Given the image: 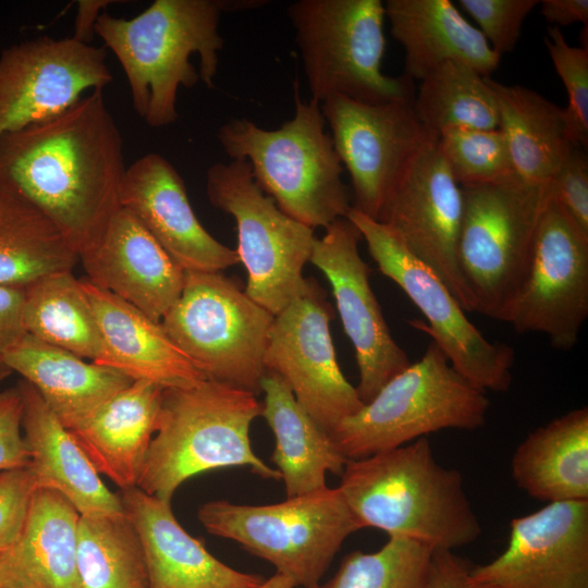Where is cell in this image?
<instances>
[{
	"mask_svg": "<svg viewBox=\"0 0 588 588\" xmlns=\"http://www.w3.org/2000/svg\"><path fill=\"white\" fill-rule=\"evenodd\" d=\"M126 167L103 89L65 110L0 136V183L34 203L81 257L121 208Z\"/></svg>",
	"mask_w": 588,
	"mask_h": 588,
	"instance_id": "cell-1",
	"label": "cell"
},
{
	"mask_svg": "<svg viewBox=\"0 0 588 588\" xmlns=\"http://www.w3.org/2000/svg\"><path fill=\"white\" fill-rule=\"evenodd\" d=\"M261 1L156 0L133 19L102 12L97 34L120 62L138 115L151 127L177 119L180 87L200 79L215 86L224 40L219 23L224 11L259 7Z\"/></svg>",
	"mask_w": 588,
	"mask_h": 588,
	"instance_id": "cell-2",
	"label": "cell"
},
{
	"mask_svg": "<svg viewBox=\"0 0 588 588\" xmlns=\"http://www.w3.org/2000/svg\"><path fill=\"white\" fill-rule=\"evenodd\" d=\"M338 488L362 528L389 537L453 551L481 534L463 476L436 460L428 437L347 460Z\"/></svg>",
	"mask_w": 588,
	"mask_h": 588,
	"instance_id": "cell-3",
	"label": "cell"
},
{
	"mask_svg": "<svg viewBox=\"0 0 588 588\" xmlns=\"http://www.w3.org/2000/svg\"><path fill=\"white\" fill-rule=\"evenodd\" d=\"M260 414L257 395L215 380L163 389L157 430L137 488L171 502L193 476L234 466L281 480L280 473L252 449L249 429Z\"/></svg>",
	"mask_w": 588,
	"mask_h": 588,
	"instance_id": "cell-4",
	"label": "cell"
},
{
	"mask_svg": "<svg viewBox=\"0 0 588 588\" xmlns=\"http://www.w3.org/2000/svg\"><path fill=\"white\" fill-rule=\"evenodd\" d=\"M320 103L299 98L279 128L264 130L248 119H231L217 137L232 160H245L255 182L287 216L315 229L327 228L352 209L343 167L326 132Z\"/></svg>",
	"mask_w": 588,
	"mask_h": 588,
	"instance_id": "cell-5",
	"label": "cell"
},
{
	"mask_svg": "<svg viewBox=\"0 0 588 588\" xmlns=\"http://www.w3.org/2000/svg\"><path fill=\"white\" fill-rule=\"evenodd\" d=\"M489 407L486 392L463 377L431 341L420 359L391 378L330 434L347 460H358L439 430L478 429Z\"/></svg>",
	"mask_w": 588,
	"mask_h": 588,
	"instance_id": "cell-6",
	"label": "cell"
},
{
	"mask_svg": "<svg viewBox=\"0 0 588 588\" xmlns=\"http://www.w3.org/2000/svg\"><path fill=\"white\" fill-rule=\"evenodd\" d=\"M311 99L414 101L413 81L382 72L384 3L380 0H298L286 9Z\"/></svg>",
	"mask_w": 588,
	"mask_h": 588,
	"instance_id": "cell-7",
	"label": "cell"
},
{
	"mask_svg": "<svg viewBox=\"0 0 588 588\" xmlns=\"http://www.w3.org/2000/svg\"><path fill=\"white\" fill-rule=\"evenodd\" d=\"M457 265L476 313L505 321L525 278L549 184L517 174L461 186Z\"/></svg>",
	"mask_w": 588,
	"mask_h": 588,
	"instance_id": "cell-8",
	"label": "cell"
},
{
	"mask_svg": "<svg viewBox=\"0 0 588 588\" xmlns=\"http://www.w3.org/2000/svg\"><path fill=\"white\" fill-rule=\"evenodd\" d=\"M208 532L240 543L298 588H315L344 540L362 529L339 488L265 505L210 501L198 510Z\"/></svg>",
	"mask_w": 588,
	"mask_h": 588,
	"instance_id": "cell-9",
	"label": "cell"
},
{
	"mask_svg": "<svg viewBox=\"0 0 588 588\" xmlns=\"http://www.w3.org/2000/svg\"><path fill=\"white\" fill-rule=\"evenodd\" d=\"M273 318L221 271H187L160 323L207 379L258 395Z\"/></svg>",
	"mask_w": 588,
	"mask_h": 588,
	"instance_id": "cell-10",
	"label": "cell"
},
{
	"mask_svg": "<svg viewBox=\"0 0 588 588\" xmlns=\"http://www.w3.org/2000/svg\"><path fill=\"white\" fill-rule=\"evenodd\" d=\"M206 192L213 207L235 219L236 252L247 271L245 293L275 316L307 285L303 270L314 229L284 213L257 185L245 160L212 164Z\"/></svg>",
	"mask_w": 588,
	"mask_h": 588,
	"instance_id": "cell-11",
	"label": "cell"
},
{
	"mask_svg": "<svg viewBox=\"0 0 588 588\" xmlns=\"http://www.w3.org/2000/svg\"><path fill=\"white\" fill-rule=\"evenodd\" d=\"M346 218L359 230L379 270L405 292L428 321L413 319L408 323L431 336L450 364L475 387L485 392L507 391L514 350L487 340L443 281L389 228L353 207Z\"/></svg>",
	"mask_w": 588,
	"mask_h": 588,
	"instance_id": "cell-12",
	"label": "cell"
},
{
	"mask_svg": "<svg viewBox=\"0 0 588 588\" xmlns=\"http://www.w3.org/2000/svg\"><path fill=\"white\" fill-rule=\"evenodd\" d=\"M587 317L588 233L549 197L504 322L518 333H542L553 347L567 351L576 345Z\"/></svg>",
	"mask_w": 588,
	"mask_h": 588,
	"instance_id": "cell-13",
	"label": "cell"
},
{
	"mask_svg": "<svg viewBox=\"0 0 588 588\" xmlns=\"http://www.w3.org/2000/svg\"><path fill=\"white\" fill-rule=\"evenodd\" d=\"M331 319L324 291L308 278L304 292L274 316L265 354L267 371L277 373L329 433L364 405L338 364Z\"/></svg>",
	"mask_w": 588,
	"mask_h": 588,
	"instance_id": "cell-14",
	"label": "cell"
},
{
	"mask_svg": "<svg viewBox=\"0 0 588 588\" xmlns=\"http://www.w3.org/2000/svg\"><path fill=\"white\" fill-rule=\"evenodd\" d=\"M462 213V188L436 138L426 143L401 172L377 221L443 281L465 311H475L457 265Z\"/></svg>",
	"mask_w": 588,
	"mask_h": 588,
	"instance_id": "cell-15",
	"label": "cell"
},
{
	"mask_svg": "<svg viewBox=\"0 0 588 588\" xmlns=\"http://www.w3.org/2000/svg\"><path fill=\"white\" fill-rule=\"evenodd\" d=\"M414 101L369 103L330 96L321 111L353 186V208L377 220L390 188L411 159L429 140Z\"/></svg>",
	"mask_w": 588,
	"mask_h": 588,
	"instance_id": "cell-16",
	"label": "cell"
},
{
	"mask_svg": "<svg viewBox=\"0 0 588 588\" xmlns=\"http://www.w3.org/2000/svg\"><path fill=\"white\" fill-rule=\"evenodd\" d=\"M105 47L38 37L0 56V136L52 117L112 82Z\"/></svg>",
	"mask_w": 588,
	"mask_h": 588,
	"instance_id": "cell-17",
	"label": "cell"
},
{
	"mask_svg": "<svg viewBox=\"0 0 588 588\" xmlns=\"http://www.w3.org/2000/svg\"><path fill=\"white\" fill-rule=\"evenodd\" d=\"M362 234L340 218L316 238L309 261L329 280L345 333L359 371L358 394L368 403L395 375L411 365L395 342L370 286L369 268L358 250Z\"/></svg>",
	"mask_w": 588,
	"mask_h": 588,
	"instance_id": "cell-18",
	"label": "cell"
},
{
	"mask_svg": "<svg viewBox=\"0 0 588 588\" xmlns=\"http://www.w3.org/2000/svg\"><path fill=\"white\" fill-rule=\"evenodd\" d=\"M470 576L480 588H588V501L513 518L505 550Z\"/></svg>",
	"mask_w": 588,
	"mask_h": 588,
	"instance_id": "cell-19",
	"label": "cell"
},
{
	"mask_svg": "<svg viewBox=\"0 0 588 588\" xmlns=\"http://www.w3.org/2000/svg\"><path fill=\"white\" fill-rule=\"evenodd\" d=\"M120 203L184 272H218L240 262L235 249L201 225L182 176L160 154H146L126 168Z\"/></svg>",
	"mask_w": 588,
	"mask_h": 588,
	"instance_id": "cell-20",
	"label": "cell"
},
{
	"mask_svg": "<svg viewBox=\"0 0 588 588\" xmlns=\"http://www.w3.org/2000/svg\"><path fill=\"white\" fill-rule=\"evenodd\" d=\"M87 279L138 308L156 322L181 295L185 272L121 207L98 244L79 257Z\"/></svg>",
	"mask_w": 588,
	"mask_h": 588,
	"instance_id": "cell-21",
	"label": "cell"
},
{
	"mask_svg": "<svg viewBox=\"0 0 588 588\" xmlns=\"http://www.w3.org/2000/svg\"><path fill=\"white\" fill-rule=\"evenodd\" d=\"M120 499L143 548L149 588H256L265 580L209 553L179 524L171 502L137 487L122 490Z\"/></svg>",
	"mask_w": 588,
	"mask_h": 588,
	"instance_id": "cell-22",
	"label": "cell"
},
{
	"mask_svg": "<svg viewBox=\"0 0 588 588\" xmlns=\"http://www.w3.org/2000/svg\"><path fill=\"white\" fill-rule=\"evenodd\" d=\"M22 431L38 488L65 497L81 515L123 513L121 499L102 482L73 433L49 409L38 391L22 379Z\"/></svg>",
	"mask_w": 588,
	"mask_h": 588,
	"instance_id": "cell-23",
	"label": "cell"
},
{
	"mask_svg": "<svg viewBox=\"0 0 588 588\" xmlns=\"http://www.w3.org/2000/svg\"><path fill=\"white\" fill-rule=\"evenodd\" d=\"M79 282L110 355L111 368L163 389L189 388L207 379L160 322L115 294L95 286L87 278Z\"/></svg>",
	"mask_w": 588,
	"mask_h": 588,
	"instance_id": "cell-24",
	"label": "cell"
},
{
	"mask_svg": "<svg viewBox=\"0 0 588 588\" xmlns=\"http://www.w3.org/2000/svg\"><path fill=\"white\" fill-rule=\"evenodd\" d=\"M385 17L405 52V74L421 81L448 62L489 77L500 63L478 28L449 0H387Z\"/></svg>",
	"mask_w": 588,
	"mask_h": 588,
	"instance_id": "cell-25",
	"label": "cell"
},
{
	"mask_svg": "<svg viewBox=\"0 0 588 588\" xmlns=\"http://www.w3.org/2000/svg\"><path fill=\"white\" fill-rule=\"evenodd\" d=\"M60 422L73 430L134 380L114 368L86 362L69 351L25 333L4 355Z\"/></svg>",
	"mask_w": 588,
	"mask_h": 588,
	"instance_id": "cell-26",
	"label": "cell"
},
{
	"mask_svg": "<svg viewBox=\"0 0 588 588\" xmlns=\"http://www.w3.org/2000/svg\"><path fill=\"white\" fill-rule=\"evenodd\" d=\"M163 388L134 380L70 430L98 471L122 490L137 487L156 433Z\"/></svg>",
	"mask_w": 588,
	"mask_h": 588,
	"instance_id": "cell-27",
	"label": "cell"
},
{
	"mask_svg": "<svg viewBox=\"0 0 588 588\" xmlns=\"http://www.w3.org/2000/svg\"><path fill=\"white\" fill-rule=\"evenodd\" d=\"M79 516L61 493L38 488L20 538L0 554V588H79Z\"/></svg>",
	"mask_w": 588,
	"mask_h": 588,
	"instance_id": "cell-28",
	"label": "cell"
},
{
	"mask_svg": "<svg viewBox=\"0 0 588 588\" xmlns=\"http://www.w3.org/2000/svg\"><path fill=\"white\" fill-rule=\"evenodd\" d=\"M261 393L260 416L275 439L271 462L281 475L286 498L327 488L326 474L341 476L347 462L331 434L297 403L277 373L266 372Z\"/></svg>",
	"mask_w": 588,
	"mask_h": 588,
	"instance_id": "cell-29",
	"label": "cell"
},
{
	"mask_svg": "<svg viewBox=\"0 0 588 588\" xmlns=\"http://www.w3.org/2000/svg\"><path fill=\"white\" fill-rule=\"evenodd\" d=\"M511 473L532 499L588 501V408L569 411L530 432L512 456Z\"/></svg>",
	"mask_w": 588,
	"mask_h": 588,
	"instance_id": "cell-30",
	"label": "cell"
},
{
	"mask_svg": "<svg viewBox=\"0 0 588 588\" xmlns=\"http://www.w3.org/2000/svg\"><path fill=\"white\" fill-rule=\"evenodd\" d=\"M488 82L498 105V128L507 142L517 175L549 182L574 147L564 108L527 87L490 77Z\"/></svg>",
	"mask_w": 588,
	"mask_h": 588,
	"instance_id": "cell-31",
	"label": "cell"
},
{
	"mask_svg": "<svg viewBox=\"0 0 588 588\" xmlns=\"http://www.w3.org/2000/svg\"><path fill=\"white\" fill-rule=\"evenodd\" d=\"M79 257L57 225L28 198L0 183V286L26 287Z\"/></svg>",
	"mask_w": 588,
	"mask_h": 588,
	"instance_id": "cell-32",
	"label": "cell"
},
{
	"mask_svg": "<svg viewBox=\"0 0 588 588\" xmlns=\"http://www.w3.org/2000/svg\"><path fill=\"white\" fill-rule=\"evenodd\" d=\"M22 320L25 333L110 367L93 308L72 271L46 275L24 287Z\"/></svg>",
	"mask_w": 588,
	"mask_h": 588,
	"instance_id": "cell-33",
	"label": "cell"
},
{
	"mask_svg": "<svg viewBox=\"0 0 588 588\" xmlns=\"http://www.w3.org/2000/svg\"><path fill=\"white\" fill-rule=\"evenodd\" d=\"M76 562L79 588H149L143 548L125 512L79 516Z\"/></svg>",
	"mask_w": 588,
	"mask_h": 588,
	"instance_id": "cell-34",
	"label": "cell"
},
{
	"mask_svg": "<svg viewBox=\"0 0 588 588\" xmlns=\"http://www.w3.org/2000/svg\"><path fill=\"white\" fill-rule=\"evenodd\" d=\"M413 108L420 124L437 137L450 127L494 130L499 125L488 77L458 62L444 63L422 78Z\"/></svg>",
	"mask_w": 588,
	"mask_h": 588,
	"instance_id": "cell-35",
	"label": "cell"
},
{
	"mask_svg": "<svg viewBox=\"0 0 588 588\" xmlns=\"http://www.w3.org/2000/svg\"><path fill=\"white\" fill-rule=\"evenodd\" d=\"M433 551L407 538L389 537L375 552L345 555L336 573L315 588H424Z\"/></svg>",
	"mask_w": 588,
	"mask_h": 588,
	"instance_id": "cell-36",
	"label": "cell"
},
{
	"mask_svg": "<svg viewBox=\"0 0 588 588\" xmlns=\"http://www.w3.org/2000/svg\"><path fill=\"white\" fill-rule=\"evenodd\" d=\"M437 143L460 186L498 182L517 174L499 128L450 127L439 133Z\"/></svg>",
	"mask_w": 588,
	"mask_h": 588,
	"instance_id": "cell-37",
	"label": "cell"
},
{
	"mask_svg": "<svg viewBox=\"0 0 588 588\" xmlns=\"http://www.w3.org/2000/svg\"><path fill=\"white\" fill-rule=\"evenodd\" d=\"M544 44L568 98L564 108L574 147L588 146V49L571 46L559 27L549 26Z\"/></svg>",
	"mask_w": 588,
	"mask_h": 588,
	"instance_id": "cell-38",
	"label": "cell"
},
{
	"mask_svg": "<svg viewBox=\"0 0 588 588\" xmlns=\"http://www.w3.org/2000/svg\"><path fill=\"white\" fill-rule=\"evenodd\" d=\"M458 4L476 21L491 49L501 57L514 50L526 17L539 1L458 0Z\"/></svg>",
	"mask_w": 588,
	"mask_h": 588,
	"instance_id": "cell-39",
	"label": "cell"
},
{
	"mask_svg": "<svg viewBox=\"0 0 588 588\" xmlns=\"http://www.w3.org/2000/svg\"><path fill=\"white\" fill-rule=\"evenodd\" d=\"M37 489L29 466L0 473V554L20 538Z\"/></svg>",
	"mask_w": 588,
	"mask_h": 588,
	"instance_id": "cell-40",
	"label": "cell"
},
{
	"mask_svg": "<svg viewBox=\"0 0 588 588\" xmlns=\"http://www.w3.org/2000/svg\"><path fill=\"white\" fill-rule=\"evenodd\" d=\"M550 198L556 201L576 224L588 233V157L573 147L548 182Z\"/></svg>",
	"mask_w": 588,
	"mask_h": 588,
	"instance_id": "cell-41",
	"label": "cell"
},
{
	"mask_svg": "<svg viewBox=\"0 0 588 588\" xmlns=\"http://www.w3.org/2000/svg\"><path fill=\"white\" fill-rule=\"evenodd\" d=\"M23 402L17 387L0 392V470L27 467L29 453L22 431Z\"/></svg>",
	"mask_w": 588,
	"mask_h": 588,
	"instance_id": "cell-42",
	"label": "cell"
},
{
	"mask_svg": "<svg viewBox=\"0 0 588 588\" xmlns=\"http://www.w3.org/2000/svg\"><path fill=\"white\" fill-rule=\"evenodd\" d=\"M24 289L0 286V381L12 373L4 355L24 334Z\"/></svg>",
	"mask_w": 588,
	"mask_h": 588,
	"instance_id": "cell-43",
	"label": "cell"
},
{
	"mask_svg": "<svg viewBox=\"0 0 588 588\" xmlns=\"http://www.w3.org/2000/svg\"><path fill=\"white\" fill-rule=\"evenodd\" d=\"M471 565L451 550H434L424 588H480L470 576Z\"/></svg>",
	"mask_w": 588,
	"mask_h": 588,
	"instance_id": "cell-44",
	"label": "cell"
},
{
	"mask_svg": "<svg viewBox=\"0 0 588 588\" xmlns=\"http://www.w3.org/2000/svg\"><path fill=\"white\" fill-rule=\"evenodd\" d=\"M540 12L551 26L588 25V0H541Z\"/></svg>",
	"mask_w": 588,
	"mask_h": 588,
	"instance_id": "cell-45",
	"label": "cell"
},
{
	"mask_svg": "<svg viewBox=\"0 0 588 588\" xmlns=\"http://www.w3.org/2000/svg\"><path fill=\"white\" fill-rule=\"evenodd\" d=\"M117 1L110 0H82L78 1V11L75 19V32L73 37L78 41L89 44L95 33V24L98 16L105 12L106 7Z\"/></svg>",
	"mask_w": 588,
	"mask_h": 588,
	"instance_id": "cell-46",
	"label": "cell"
},
{
	"mask_svg": "<svg viewBox=\"0 0 588 588\" xmlns=\"http://www.w3.org/2000/svg\"><path fill=\"white\" fill-rule=\"evenodd\" d=\"M256 588H297L294 583L286 576L275 573L268 579H265Z\"/></svg>",
	"mask_w": 588,
	"mask_h": 588,
	"instance_id": "cell-47",
	"label": "cell"
}]
</instances>
